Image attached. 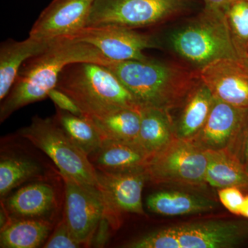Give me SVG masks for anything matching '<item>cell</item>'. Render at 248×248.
Here are the masks:
<instances>
[{"label":"cell","mask_w":248,"mask_h":248,"mask_svg":"<svg viewBox=\"0 0 248 248\" xmlns=\"http://www.w3.org/2000/svg\"><path fill=\"white\" fill-rule=\"evenodd\" d=\"M43 170L38 163L27 157L1 153L0 160V196L6 197L11 190L32 179H42Z\"/></svg>","instance_id":"d4e9b609"},{"label":"cell","mask_w":248,"mask_h":248,"mask_svg":"<svg viewBox=\"0 0 248 248\" xmlns=\"http://www.w3.org/2000/svg\"><path fill=\"white\" fill-rule=\"evenodd\" d=\"M175 138L170 112L153 108H141V125L137 142L150 156Z\"/></svg>","instance_id":"7402d4cb"},{"label":"cell","mask_w":248,"mask_h":248,"mask_svg":"<svg viewBox=\"0 0 248 248\" xmlns=\"http://www.w3.org/2000/svg\"><path fill=\"white\" fill-rule=\"evenodd\" d=\"M91 62L108 66L113 62L89 44L65 37L52 40L42 53L24 62L12 89L0 107V122L22 108L48 97L56 88L60 73L71 63Z\"/></svg>","instance_id":"6da1fadb"},{"label":"cell","mask_w":248,"mask_h":248,"mask_svg":"<svg viewBox=\"0 0 248 248\" xmlns=\"http://www.w3.org/2000/svg\"><path fill=\"white\" fill-rule=\"evenodd\" d=\"M238 0H203L205 9L224 12L232 4Z\"/></svg>","instance_id":"1f68e13d"},{"label":"cell","mask_w":248,"mask_h":248,"mask_svg":"<svg viewBox=\"0 0 248 248\" xmlns=\"http://www.w3.org/2000/svg\"><path fill=\"white\" fill-rule=\"evenodd\" d=\"M3 206L14 218L54 221L51 217L58 209V194L50 183L40 179L16 191L6 199Z\"/></svg>","instance_id":"9a60e30c"},{"label":"cell","mask_w":248,"mask_h":248,"mask_svg":"<svg viewBox=\"0 0 248 248\" xmlns=\"http://www.w3.org/2000/svg\"><path fill=\"white\" fill-rule=\"evenodd\" d=\"M94 1L53 0L34 23L29 37L50 41L86 27Z\"/></svg>","instance_id":"7c38bea8"},{"label":"cell","mask_w":248,"mask_h":248,"mask_svg":"<svg viewBox=\"0 0 248 248\" xmlns=\"http://www.w3.org/2000/svg\"><path fill=\"white\" fill-rule=\"evenodd\" d=\"M56 88L71 97L83 117L88 118L123 108L141 110L120 79L107 66L99 63L68 65L60 73Z\"/></svg>","instance_id":"3957f363"},{"label":"cell","mask_w":248,"mask_h":248,"mask_svg":"<svg viewBox=\"0 0 248 248\" xmlns=\"http://www.w3.org/2000/svg\"><path fill=\"white\" fill-rule=\"evenodd\" d=\"M19 135L43 151L57 166L60 175L97 185V170L89 156L67 136L53 117L35 116L30 125L19 130Z\"/></svg>","instance_id":"5b68a950"},{"label":"cell","mask_w":248,"mask_h":248,"mask_svg":"<svg viewBox=\"0 0 248 248\" xmlns=\"http://www.w3.org/2000/svg\"><path fill=\"white\" fill-rule=\"evenodd\" d=\"M135 98L139 107L171 112L182 107L200 80L185 63L149 58L115 62L107 66Z\"/></svg>","instance_id":"7a4b0ae2"},{"label":"cell","mask_w":248,"mask_h":248,"mask_svg":"<svg viewBox=\"0 0 248 248\" xmlns=\"http://www.w3.org/2000/svg\"><path fill=\"white\" fill-rule=\"evenodd\" d=\"M73 42L89 44L112 62L148 60L143 51L159 48V41L135 29L116 25L86 27L65 36Z\"/></svg>","instance_id":"ba28073f"},{"label":"cell","mask_w":248,"mask_h":248,"mask_svg":"<svg viewBox=\"0 0 248 248\" xmlns=\"http://www.w3.org/2000/svg\"><path fill=\"white\" fill-rule=\"evenodd\" d=\"M149 157L137 141L104 140L100 148L89 159L97 170L120 172L145 169Z\"/></svg>","instance_id":"2e32d148"},{"label":"cell","mask_w":248,"mask_h":248,"mask_svg":"<svg viewBox=\"0 0 248 248\" xmlns=\"http://www.w3.org/2000/svg\"><path fill=\"white\" fill-rule=\"evenodd\" d=\"M248 117V108H241L214 99L208 120L192 139L205 151H231Z\"/></svg>","instance_id":"4fadbf2b"},{"label":"cell","mask_w":248,"mask_h":248,"mask_svg":"<svg viewBox=\"0 0 248 248\" xmlns=\"http://www.w3.org/2000/svg\"><path fill=\"white\" fill-rule=\"evenodd\" d=\"M198 73L215 99L234 107L248 108V72L239 60H216Z\"/></svg>","instance_id":"5bb4252c"},{"label":"cell","mask_w":248,"mask_h":248,"mask_svg":"<svg viewBox=\"0 0 248 248\" xmlns=\"http://www.w3.org/2000/svg\"><path fill=\"white\" fill-rule=\"evenodd\" d=\"M88 119L95 125L103 140L137 141L138 140L141 110L123 108L101 117Z\"/></svg>","instance_id":"603a6c76"},{"label":"cell","mask_w":248,"mask_h":248,"mask_svg":"<svg viewBox=\"0 0 248 248\" xmlns=\"http://www.w3.org/2000/svg\"><path fill=\"white\" fill-rule=\"evenodd\" d=\"M170 43L184 63L197 71L216 60H239L223 11L204 8L172 32Z\"/></svg>","instance_id":"277c9868"},{"label":"cell","mask_w":248,"mask_h":248,"mask_svg":"<svg viewBox=\"0 0 248 248\" xmlns=\"http://www.w3.org/2000/svg\"><path fill=\"white\" fill-rule=\"evenodd\" d=\"M55 222L38 218H17L9 216L6 226L1 228V248L43 247L51 234Z\"/></svg>","instance_id":"ffe728a7"},{"label":"cell","mask_w":248,"mask_h":248,"mask_svg":"<svg viewBox=\"0 0 248 248\" xmlns=\"http://www.w3.org/2000/svg\"><path fill=\"white\" fill-rule=\"evenodd\" d=\"M208 166L205 182L216 188L237 187L248 190V174L244 164L232 152L206 151Z\"/></svg>","instance_id":"44dd1931"},{"label":"cell","mask_w":248,"mask_h":248,"mask_svg":"<svg viewBox=\"0 0 248 248\" xmlns=\"http://www.w3.org/2000/svg\"><path fill=\"white\" fill-rule=\"evenodd\" d=\"M53 118L67 136L88 156L94 154L100 148L103 139L95 125L89 119L73 115L58 108Z\"/></svg>","instance_id":"cb8c5ba5"},{"label":"cell","mask_w":248,"mask_h":248,"mask_svg":"<svg viewBox=\"0 0 248 248\" xmlns=\"http://www.w3.org/2000/svg\"><path fill=\"white\" fill-rule=\"evenodd\" d=\"M207 151L191 140L176 137L148 158V181L156 184L202 187L206 184Z\"/></svg>","instance_id":"52a82bcc"},{"label":"cell","mask_w":248,"mask_h":248,"mask_svg":"<svg viewBox=\"0 0 248 248\" xmlns=\"http://www.w3.org/2000/svg\"><path fill=\"white\" fill-rule=\"evenodd\" d=\"M111 229L113 230V228L110 221L104 215L94 232L91 240V246L97 248L104 247L110 238Z\"/></svg>","instance_id":"4dcf8cb0"},{"label":"cell","mask_w":248,"mask_h":248,"mask_svg":"<svg viewBox=\"0 0 248 248\" xmlns=\"http://www.w3.org/2000/svg\"><path fill=\"white\" fill-rule=\"evenodd\" d=\"M146 205L152 213L165 217L198 215L213 211L217 202L202 196L179 191H159L148 197Z\"/></svg>","instance_id":"d6986e66"},{"label":"cell","mask_w":248,"mask_h":248,"mask_svg":"<svg viewBox=\"0 0 248 248\" xmlns=\"http://www.w3.org/2000/svg\"><path fill=\"white\" fill-rule=\"evenodd\" d=\"M52 40H6L0 46V100L3 101L14 86L21 67L32 57L42 53Z\"/></svg>","instance_id":"e0dca14e"},{"label":"cell","mask_w":248,"mask_h":248,"mask_svg":"<svg viewBox=\"0 0 248 248\" xmlns=\"http://www.w3.org/2000/svg\"><path fill=\"white\" fill-rule=\"evenodd\" d=\"M232 152L241 161V164H248V117L239 136L235 142Z\"/></svg>","instance_id":"f546056e"},{"label":"cell","mask_w":248,"mask_h":248,"mask_svg":"<svg viewBox=\"0 0 248 248\" xmlns=\"http://www.w3.org/2000/svg\"><path fill=\"white\" fill-rule=\"evenodd\" d=\"M241 64L244 67L245 69L248 72V54L246 56L239 60Z\"/></svg>","instance_id":"836d02e7"},{"label":"cell","mask_w":248,"mask_h":248,"mask_svg":"<svg viewBox=\"0 0 248 248\" xmlns=\"http://www.w3.org/2000/svg\"><path fill=\"white\" fill-rule=\"evenodd\" d=\"M82 245L72 235L65 218H62L55 226L51 234L46 241L45 248H78Z\"/></svg>","instance_id":"4316f807"},{"label":"cell","mask_w":248,"mask_h":248,"mask_svg":"<svg viewBox=\"0 0 248 248\" xmlns=\"http://www.w3.org/2000/svg\"><path fill=\"white\" fill-rule=\"evenodd\" d=\"M241 216L246 217L248 218V196L245 197L244 203H243L242 208H241Z\"/></svg>","instance_id":"d6a6232c"},{"label":"cell","mask_w":248,"mask_h":248,"mask_svg":"<svg viewBox=\"0 0 248 248\" xmlns=\"http://www.w3.org/2000/svg\"><path fill=\"white\" fill-rule=\"evenodd\" d=\"M224 16L240 60L248 54V1H235L224 11Z\"/></svg>","instance_id":"484cf974"},{"label":"cell","mask_w":248,"mask_h":248,"mask_svg":"<svg viewBox=\"0 0 248 248\" xmlns=\"http://www.w3.org/2000/svg\"><path fill=\"white\" fill-rule=\"evenodd\" d=\"M213 94L200 80L179 108L180 115L174 124L177 138L192 140L205 125L213 107Z\"/></svg>","instance_id":"ac0fdd59"},{"label":"cell","mask_w":248,"mask_h":248,"mask_svg":"<svg viewBox=\"0 0 248 248\" xmlns=\"http://www.w3.org/2000/svg\"><path fill=\"white\" fill-rule=\"evenodd\" d=\"M172 248H231L248 238V221L211 220L167 227Z\"/></svg>","instance_id":"8fae6325"},{"label":"cell","mask_w":248,"mask_h":248,"mask_svg":"<svg viewBox=\"0 0 248 248\" xmlns=\"http://www.w3.org/2000/svg\"><path fill=\"white\" fill-rule=\"evenodd\" d=\"M246 1H248V0H246Z\"/></svg>","instance_id":"d590c367"},{"label":"cell","mask_w":248,"mask_h":248,"mask_svg":"<svg viewBox=\"0 0 248 248\" xmlns=\"http://www.w3.org/2000/svg\"><path fill=\"white\" fill-rule=\"evenodd\" d=\"M48 97L51 99L58 108L73 115L82 116V112L73 99L58 88L51 90L48 93Z\"/></svg>","instance_id":"f1b7e54d"},{"label":"cell","mask_w":248,"mask_h":248,"mask_svg":"<svg viewBox=\"0 0 248 248\" xmlns=\"http://www.w3.org/2000/svg\"><path fill=\"white\" fill-rule=\"evenodd\" d=\"M245 169H246V172H247L248 174V164L245 165Z\"/></svg>","instance_id":"e575fe53"},{"label":"cell","mask_w":248,"mask_h":248,"mask_svg":"<svg viewBox=\"0 0 248 248\" xmlns=\"http://www.w3.org/2000/svg\"><path fill=\"white\" fill-rule=\"evenodd\" d=\"M218 195L220 202L230 213L241 216L245 200L241 189L237 187H224L219 189Z\"/></svg>","instance_id":"83f0119b"},{"label":"cell","mask_w":248,"mask_h":248,"mask_svg":"<svg viewBox=\"0 0 248 248\" xmlns=\"http://www.w3.org/2000/svg\"><path fill=\"white\" fill-rule=\"evenodd\" d=\"M64 187V214L72 235L82 246L91 240L106 211V204L97 186L77 182L61 175Z\"/></svg>","instance_id":"9c48e42d"},{"label":"cell","mask_w":248,"mask_h":248,"mask_svg":"<svg viewBox=\"0 0 248 248\" xmlns=\"http://www.w3.org/2000/svg\"><path fill=\"white\" fill-rule=\"evenodd\" d=\"M191 0H94L86 27H155L185 14Z\"/></svg>","instance_id":"8992f818"},{"label":"cell","mask_w":248,"mask_h":248,"mask_svg":"<svg viewBox=\"0 0 248 248\" xmlns=\"http://www.w3.org/2000/svg\"><path fill=\"white\" fill-rule=\"evenodd\" d=\"M97 187L106 204V217L112 228L118 229L122 224L123 213L144 215L142 192L148 174L145 169L120 172H104L97 170Z\"/></svg>","instance_id":"30bf717a"}]
</instances>
